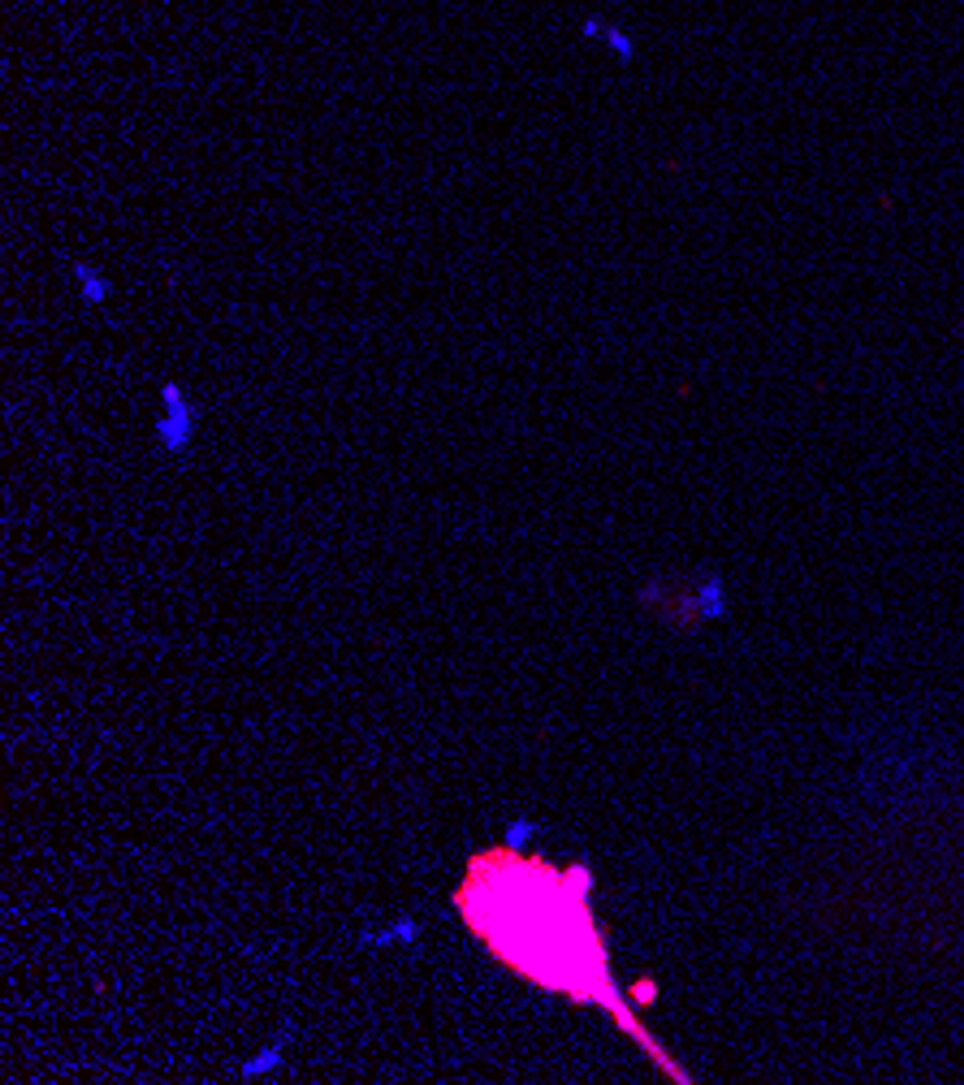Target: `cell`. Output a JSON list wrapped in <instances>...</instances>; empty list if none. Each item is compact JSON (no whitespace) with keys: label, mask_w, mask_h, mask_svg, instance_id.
<instances>
[{"label":"cell","mask_w":964,"mask_h":1085,"mask_svg":"<svg viewBox=\"0 0 964 1085\" xmlns=\"http://www.w3.org/2000/svg\"><path fill=\"white\" fill-rule=\"evenodd\" d=\"M195 429H200V406L182 394L178 381H164L161 385V420H157V445L164 454H182L187 445L195 442Z\"/></svg>","instance_id":"6da1fadb"},{"label":"cell","mask_w":964,"mask_h":1085,"mask_svg":"<svg viewBox=\"0 0 964 1085\" xmlns=\"http://www.w3.org/2000/svg\"><path fill=\"white\" fill-rule=\"evenodd\" d=\"M692 610H696V623H723L726 619V584L723 575H705L692 593Z\"/></svg>","instance_id":"7a4b0ae2"},{"label":"cell","mask_w":964,"mask_h":1085,"mask_svg":"<svg viewBox=\"0 0 964 1085\" xmlns=\"http://www.w3.org/2000/svg\"><path fill=\"white\" fill-rule=\"evenodd\" d=\"M420 938V922L415 917H399L390 922L385 930H368L363 934V947H411Z\"/></svg>","instance_id":"3957f363"},{"label":"cell","mask_w":964,"mask_h":1085,"mask_svg":"<svg viewBox=\"0 0 964 1085\" xmlns=\"http://www.w3.org/2000/svg\"><path fill=\"white\" fill-rule=\"evenodd\" d=\"M285 1064V1038H278V1043H264L251 1059H242L239 1064V1077L242 1082H255V1077H269V1073H278Z\"/></svg>","instance_id":"277c9868"},{"label":"cell","mask_w":964,"mask_h":1085,"mask_svg":"<svg viewBox=\"0 0 964 1085\" xmlns=\"http://www.w3.org/2000/svg\"><path fill=\"white\" fill-rule=\"evenodd\" d=\"M74 282H79V294L82 303H91V308H100L109 294H113V285H109V278L96 269V264H87V260H79L74 264Z\"/></svg>","instance_id":"5b68a950"},{"label":"cell","mask_w":964,"mask_h":1085,"mask_svg":"<svg viewBox=\"0 0 964 1085\" xmlns=\"http://www.w3.org/2000/svg\"><path fill=\"white\" fill-rule=\"evenodd\" d=\"M536 831H541V826H536L532 817H515V822H506V844H502V847H511V852L520 856L523 847L532 844V835H536Z\"/></svg>","instance_id":"8992f818"},{"label":"cell","mask_w":964,"mask_h":1085,"mask_svg":"<svg viewBox=\"0 0 964 1085\" xmlns=\"http://www.w3.org/2000/svg\"><path fill=\"white\" fill-rule=\"evenodd\" d=\"M598 36H602V40L610 43V48H614L623 61H632V40H627L623 31H614V27H598Z\"/></svg>","instance_id":"52a82bcc"}]
</instances>
